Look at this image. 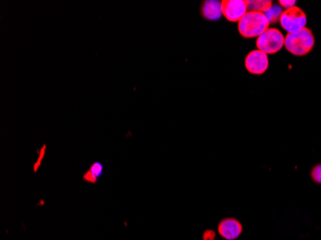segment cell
Listing matches in <instances>:
<instances>
[{"label": "cell", "mask_w": 321, "mask_h": 240, "mask_svg": "<svg viewBox=\"0 0 321 240\" xmlns=\"http://www.w3.org/2000/svg\"><path fill=\"white\" fill-rule=\"evenodd\" d=\"M315 36L309 28H304L296 33L288 34L285 37V47L290 53L302 57L310 53L315 46Z\"/></svg>", "instance_id": "cell-1"}, {"label": "cell", "mask_w": 321, "mask_h": 240, "mask_svg": "<svg viewBox=\"0 0 321 240\" xmlns=\"http://www.w3.org/2000/svg\"><path fill=\"white\" fill-rule=\"evenodd\" d=\"M269 21L264 13L248 11L238 22L239 32L243 38L251 39L261 36L269 28Z\"/></svg>", "instance_id": "cell-2"}, {"label": "cell", "mask_w": 321, "mask_h": 240, "mask_svg": "<svg viewBox=\"0 0 321 240\" xmlns=\"http://www.w3.org/2000/svg\"><path fill=\"white\" fill-rule=\"evenodd\" d=\"M257 48L267 54H275L279 52L285 46V37L281 31L276 28H268L256 41Z\"/></svg>", "instance_id": "cell-3"}, {"label": "cell", "mask_w": 321, "mask_h": 240, "mask_svg": "<svg viewBox=\"0 0 321 240\" xmlns=\"http://www.w3.org/2000/svg\"><path fill=\"white\" fill-rule=\"evenodd\" d=\"M280 23L284 30L288 32V34L296 33L307 25V16L300 8L293 7L291 9L285 10L282 13L280 17Z\"/></svg>", "instance_id": "cell-4"}, {"label": "cell", "mask_w": 321, "mask_h": 240, "mask_svg": "<svg viewBox=\"0 0 321 240\" xmlns=\"http://www.w3.org/2000/svg\"><path fill=\"white\" fill-rule=\"evenodd\" d=\"M244 64L250 73L260 75L264 74L268 70L269 61L267 54L256 49L246 56Z\"/></svg>", "instance_id": "cell-5"}, {"label": "cell", "mask_w": 321, "mask_h": 240, "mask_svg": "<svg viewBox=\"0 0 321 240\" xmlns=\"http://www.w3.org/2000/svg\"><path fill=\"white\" fill-rule=\"evenodd\" d=\"M222 11L225 18L231 22H239L248 12L246 1L244 0H223Z\"/></svg>", "instance_id": "cell-6"}, {"label": "cell", "mask_w": 321, "mask_h": 240, "mask_svg": "<svg viewBox=\"0 0 321 240\" xmlns=\"http://www.w3.org/2000/svg\"><path fill=\"white\" fill-rule=\"evenodd\" d=\"M242 225L235 218H225L218 225V234L226 240H237L241 236Z\"/></svg>", "instance_id": "cell-7"}, {"label": "cell", "mask_w": 321, "mask_h": 240, "mask_svg": "<svg viewBox=\"0 0 321 240\" xmlns=\"http://www.w3.org/2000/svg\"><path fill=\"white\" fill-rule=\"evenodd\" d=\"M201 13L206 19L217 20L223 15L222 1L217 0H206L201 7Z\"/></svg>", "instance_id": "cell-8"}, {"label": "cell", "mask_w": 321, "mask_h": 240, "mask_svg": "<svg viewBox=\"0 0 321 240\" xmlns=\"http://www.w3.org/2000/svg\"><path fill=\"white\" fill-rule=\"evenodd\" d=\"M247 9L250 12L265 13L272 6V1L270 0H248L246 1Z\"/></svg>", "instance_id": "cell-9"}, {"label": "cell", "mask_w": 321, "mask_h": 240, "mask_svg": "<svg viewBox=\"0 0 321 240\" xmlns=\"http://www.w3.org/2000/svg\"><path fill=\"white\" fill-rule=\"evenodd\" d=\"M102 171H103V167H102L101 163L95 162L91 166V168L87 171V173L84 175V180L89 182V183L94 184V183H96L97 179L102 174Z\"/></svg>", "instance_id": "cell-10"}, {"label": "cell", "mask_w": 321, "mask_h": 240, "mask_svg": "<svg viewBox=\"0 0 321 240\" xmlns=\"http://www.w3.org/2000/svg\"><path fill=\"white\" fill-rule=\"evenodd\" d=\"M283 10H282L281 6L277 5V4H272V6L268 9L267 12H265L266 16L268 17L269 23H275L278 20L280 21V17H281Z\"/></svg>", "instance_id": "cell-11"}, {"label": "cell", "mask_w": 321, "mask_h": 240, "mask_svg": "<svg viewBox=\"0 0 321 240\" xmlns=\"http://www.w3.org/2000/svg\"><path fill=\"white\" fill-rule=\"evenodd\" d=\"M311 176L316 183L321 184V164H318L313 168Z\"/></svg>", "instance_id": "cell-12"}, {"label": "cell", "mask_w": 321, "mask_h": 240, "mask_svg": "<svg viewBox=\"0 0 321 240\" xmlns=\"http://www.w3.org/2000/svg\"><path fill=\"white\" fill-rule=\"evenodd\" d=\"M280 3V6H282L283 8H285V10H288V9H291L293 7L295 6V1H286V0H281L279 1Z\"/></svg>", "instance_id": "cell-13"}, {"label": "cell", "mask_w": 321, "mask_h": 240, "mask_svg": "<svg viewBox=\"0 0 321 240\" xmlns=\"http://www.w3.org/2000/svg\"><path fill=\"white\" fill-rule=\"evenodd\" d=\"M215 240V233L214 231L207 230L203 235V240Z\"/></svg>", "instance_id": "cell-14"}, {"label": "cell", "mask_w": 321, "mask_h": 240, "mask_svg": "<svg viewBox=\"0 0 321 240\" xmlns=\"http://www.w3.org/2000/svg\"><path fill=\"white\" fill-rule=\"evenodd\" d=\"M44 153H45V146H43V148L41 149V152H40V158H39V160H38V161H37V162H36V164H35V171H37V169L39 168V166H40V161H41L42 158H43V155H44Z\"/></svg>", "instance_id": "cell-15"}]
</instances>
